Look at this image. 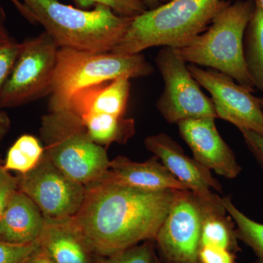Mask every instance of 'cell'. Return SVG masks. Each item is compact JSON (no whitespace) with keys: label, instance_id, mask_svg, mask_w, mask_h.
Returning <instances> with one entry per match:
<instances>
[{"label":"cell","instance_id":"cell-2","mask_svg":"<svg viewBox=\"0 0 263 263\" xmlns=\"http://www.w3.org/2000/svg\"><path fill=\"white\" fill-rule=\"evenodd\" d=\"M36 24L44 27L60 48L105 53L112 51L127 32L133 18L121 16L104 5L91 10L58 0H21Z\"/></svg>","mask_w":263,"mask_h":263},{"label":"cell","instance_id":"cell-30","mask_svg":"<svg viewBox=\"0 0 263 263\" xmlns=\"http://www.w3.org/2000/svg\"><path fill=\"white\" fill-rule=\"evenodd\" d=\"M23 263H53L47 252L38 246L37 249L32 252Z\"/></svg>","mask_w":263,"mask_h":263},{"label":"cell","instance_id":"cell-35","mask_svg":"<svg viewBox=\"0 0 263 263\" xmlns=\"http://www.w3.org/2000/svg\"><path fill=\"white\" fill-rule=\"evenodd\" d=\"M253 2L255 6L263 12V0H253Z\"/></svg>","mask_w":263,"mask_h":263},{"label":"cell","instance_id":"cell-4","mask_svg":"<svg viewBox=\"0 0 263 263\" xmlns=\"http://www.w3.org/2000/svg\"><path fill=\"white\" fill-rule=\"evenodd\" d=\"M254 9L253 0H238L233 4L228 2L205 32L177 48L180 55L190 64L222 72L253 91V83L246 67L243 39Z\"/></svg>","mask_w":263,"mask_h":263},{"label":"cell","instance_id":"cell-13","mask_svg":"<svg viewBox=\"0 0 263 263\" xmlns=\"http://www.w3.org/2000/svg\"><path fill=\"white\" fill-rule=\"evenodd\" d=\"M180 136L195 160L226 179H235L241 171L234 152L222 139L215 118H197L178 123Z\"/></svg>","mask_w":263,"mask_h":263},{"label":"cell","instance_id":"cell-10","mask_svg":"<svg viewBox=\"0 0 263 263\" xmlns=\"http://www.w3.org/2000/svg\"><path fill=\"white\" fill-rule=\"evenodd\" d=\"M18 189L30 197L45 217L75 216L82 205L86 186L64 174L46 154L37 167L18 176Z\"/></svg>","mask_w":263,"mask_h":263},{"label":"cell","instance_id":"cell-8","mask_svg":"<svg viewBox=\"0 0 263 263\" xmlns=\"http://www.w3.org/2000/svg\"><path fill=\"white\" fill-rule=\"evenodd\" d=\"M164 81V90L156 103L170 124L186 119L217 118L212 99L202 92L177 48L164 46L155 59Z\"/></svg>","mask_w":263,"mask_h":263},{"label":"cell","instance_id":"cell-22","mask_svg":"<svg viewBox=\"0 0 263 263\" xmlns=\"http://www.w3.org/2000/svg\"><path fill=\"white\" fill-rule=\"evenodd\" d=\"M226 212L233 219L238 239L253 251L256 263H263V224L250 219L232 201L231 197H222Z\"/></svg>","mask_w":263,"mask_h":263},{"label":"cell","instance_id":"cell-28","mask_svg":"<svg viewBox=\"0 0 263 263\" xmlns=\"http://www.w3.org/2000/svg\"><path fill=\"white\" fill-rule=\"evenodd\" d=\"M18 177L12 176L9 171L0 164V219L4 212L10 195L18 189Z\"/></svg>","mask_w":263,"mask_h":263},{"label":"cell","instance_id":"cell-27","mask_svg":"<svg viewBox=\"0 0 263 263\" xmlns=\"http://www.w3.org/2000/svg\"><path fill=\"white\" fill-rule=\"evenodd\" d=\"M234 252L220 247L204 246L199 252L200 263H236Z\"/></svg>","mask_w":263,"mask_h":263},{"label":"cell","instance_id":"cell-6","mask_svg":"<svg viewBox=\"0 0 263 263\" xmlns=\"http://www.w3.org/2000/svg\"><path fill=\"white\" fill-rule=\"evenodd\" d=\"M40 133L48 158L70 179L86 186L108 173L106 148L89 138L81 119L69 110L44 116Z\"/></svg>","mask_w":263,"mask_h":263},{"label":"cell","instance_id":"cell-17","mask_svg":"<svg viewBox=\"0 0 263 263\" xmlns=\"http://www.w3.org/2000/svg\"><path fill=\"white\" fill-rule=\"evenodd\" d=\"M45 216L32 199L18 189L10 195L0 219V241L28 245L42 233Z\"/></svg>","mask_w":263,"mask_h":263},{"label":"cell","instance_id":"cell-31","mask_svg":"<svg viewBox=\"0 0 263 263\" xmlns=\"http://www.w3.org/2000/svg\"><path fill=\"white\" fill-rule=\"evenodd\" d=\"M14 38L10 35L6 26V13L3 7L0 5V43L10 42Z\"/></svg>","mask_w":263,"mask_h":263},{"label":"cell","instance_id":"cell-37","mask_svg":"<svg viewBox=\"0 0 263 263\" xmlns=\"http://www.w3.org/2000/svg\"><path fill=\"white\" fill-rule=\"evenodd\" d=\"M155 263H162V262H161L159 260V259H157V257H156V262H155Z\"/></svg>","mask_w":263,"mask_h":263},{"label":"cell","instance_id":"cell-20","mask_svg":"<svg viewBox=\"0 0 263 263\" xmlns=\"http://www.w3.org/2000/svg\"><path fill=\"white\" fill-rule=\"evenodd\" d=\"M203 209L200 247L212 246L233 252L238 250L235 224L229 214L227 216V212L208 210L204 207Z\"/></svg>","mask_w":263,"mask_h":263},{"label":"cell","instance_id":"cell-23","mask_svg":"<svg viewBox=\"0 0 263 263\" xmlns=\"http://www.w3.org/2000/svg\"><path fill=\"white\" fill-rule=\"evenodd\" d=\"M148 240L141 245H136L112 255L94 254V263H155L156 256Z\"/></svg>","mask_w":263,"mask_h":263},{"label":"cell","instance_id":"cell-25","mask_svg":"<svg viewBox=\"0 0 263 263\" xmlns=\"http://www.w3.org/2000/svg\"><path fill=\"white\" fill-rule=\"evenodd\" d=\"M22 48V43L15 40L0 43V95L11 73Z\"/></svg>","mask_w":263,"mask_h":263},{"label":"cell","instance_id":"cell-34","mask_svg":"<svg viewBox=\"0 0 263 263\" xmlns=\"http://www.w3.org/2000/svg\"><path fill=\"white\" fill-rule=\"evenodd\" d=\"M141 1L147 10H152L162 5V2L165 3L170 0H141Z\"/></svg>","mask_w":263,"mask_h":263},{"label":"cell","instance_id":"cell-7","mask_svg":"<svg viewBox=\"0 0 263 263\" xmlns=\"http://www.w3.org/2000/svg\"><path fill=\"white\" fill-rule=\"evenodd\" d=\"M60 46L46 31L22 43L0 95V109L13 108L49 95Z\"/></svg>","mask_w":263,"mask_h":263},{"label":"cell","instance_id":"cell-21","mask_svg":"<svg viewBox=\"0 0 263 263\" xmlns=\"http://www.w3.org/2000/svg\"><path fill=\"white\" fill-rule=\"evenodd\" d=\"M44 155V146L38 138L32 135H23L8 150L3 167L9 172L25 175L37 167Z\"/></svg>","mask_w":263,"mask_h":263},{"label":"cell","instance_id":"cell-24","mask_svg":"<svg viewBox=\"0 0 263 263\" xmlns=\"http://www.w3.org/2000/svg\"><path fill=\"white\" fill-rule=\"evenodd\" d=\"M74 2L81 8L104 5L117 14L129 18H135L147 10L141 0H74Z\"/></svg>","mask_w":263,"mask_h":263},{"label":"cell","instance_id":"cell-19","mask_svg":"<svg viewBox=\"0 0 263 263\" xmlns=\"http://www.w3.org/2000/svg\"><path fill=\"white\" fill-rule=\"evenodd\" d=\"M243 54L254 87L263 92V12L256 6L246 29Z\"/></svg>","mask_w":263,"mask_h":263},{"label":"cell","instance_id":"cell-36","mask_svg":"<svg viewBox=\"0 0 263 263\" xmlns=\"http://www.w3.org/2000/svg\"><path fill=\"white\" fill-rule=\"evenodd\" d=\"M257 100H258L259 105H260L263 110V98H257Z\"/></svg>","mask_w":263,"mask_h":263},{"label":"cell","instance_id":"cell-32","mask_svg":"<svg viewBox=\"0 0 263 263\" xmlns=\"http://www.w3.org/2000/svg\"><path fill=\"white\" fill-rule=\"evenodd\" d=\"M12 4L14 5L16 10H18L19 13L24 17V18L27 19V21L31 24H36L34 21V17L30 11L27 9V7L24 5L21 0H10Z\"/></svg>","mask_w":263,"mask_h":263},{"label":"cell","instance_id":"cell-15","mask_svg":"<svg viewBox=\"0 0 263 263\" xmlns=\"http://www.w3.org/2000/svg\"><path fill=\"white\" fill-rule=\"evenodd\" d=\"M101 179L150 191L189 190L155 156L144 162H133L125 157H116L110 161V168Z\"/></svg>","mask_w":263,"mask_h":263},{"label":"cell","instance_id":"cell-14","mask_svg":"<svg viewBox=\"0 0 263 263\" xmlns=\"http://www.w3.org/2000/svg\"><path fill=\"white\" fill-rule=\"evenodd\" d=\"M38 240L53 263H94V254L72 217H45Z\"/></svg>","mask_w":263,"mask_h":263},{"label":"cell","instance_id":"cell-38","mask_svg":"<svg viewBox=\"0 0 263 263\" xmlns=\"http://www.w3.org/2000/svg\"><path fill=\"white\" fill-rule=\"evenodd\" d=\"M0 164H1V161H0Z\"/></svg>","mask_w":263,"mask_h":263},{"label":"cell","instance_id":"cell-3","mask_svg":"<svg viewBox=\"0 0 263 263\" xmlns=\"http://www.w3.org/2000/svg\"><path fill=\"white\" fill-rule=\"evenodd\" d=\"M228 3L224 0H170L133 18L111 52L136 54L157 46L179 49L206 30Z\"/></svg>","mask_w":263,"mask_h":263},{"label":"cell","instance_id":"cell-1","mask_svg":"<svg viewBox=\"0 0 263 263\" xmlns=\"http://www.w3.org/2000/svg\"><path fill=\"white\" fill-rule=\"evenodd\" d=\"M174 190L150 191L105 179L86 186L74 222L93 254L112 255L155 240L172 204Z\"/></svg>","mask_w":263,"mask_h":263},{"label":"cell","instance_id":"cell-16","mask_svg":"<svg viewBox=\"0 0 263 263\" xmlns=\"http://www.w3.org/2000/svg\"><path fill=\"white\" fill-rule=\"evenodd\" d=\"M129 80L121 77L81 89L72 97L64 110L80 119L100 114L124 117L130 92Z\"/></svg>","mask_w":263,"mask_h":263},{"label":"cell","instance_id":"cell-29","mask_svg":"<svg viewBox=\"0 0 263 263\" xmlns=\"http://www.w3.org/2000/svg\"><path fill=\"white\" fill-rule=\"evenodd\" d=\"M247 148L263 171V136L252 131L240 129Z\"/></svg>","mask_w":263,"mask_h":263},{"label":"cell","instance_id":"cell-5","mask_svg":"<svg viewBox=\"0 0 263 263\" xmlns=\"http://www.w3.org/2000/svg\"><path fill=\"white\" fill-rule=\"evenodd\" d=\"M154 72L153 66L141 53H92L60 48L49 93L50 111L67 108L72 97L85 88L121 77H146Z\"/></svg>","mask_w":263,"mask_h":263},{"label":"cell","instance_id":"cell-26","mask_svg":"<svg viewBox=\"0 0 263 263\" xmlns=\"http://www.w3.org/2000/svg\"><path fill=\"white\" fill-rule=\"evenodd\" d=\"M38 246V240L28 245H13L0 241V263H23Z\"/></svg>","mask_w":263,"mask_h":263},{"label":"cell","instance_id":"cell-12","mask_svg":"<svg viewBox=\"0 0 263 263\" xmlns=\"http://www.w3.org/2000/svg\"><path fill=\"white\" fill-rule=\"evenodd\" d=\"M145 146L153 153L180 182L184 184L206 209L222 210V198L213 193L221 192V186L210 170L195 159L190 158L183 148L165 133L152 135L145 140Z\"/></svg>","mask_w":263,"mask_h":263},{"label":"cell","instance_id":"cell-18","mask_svg":"<svg viewBox=\"0 0 263 263\" xmlns=\"http://www.w3.org/2000/svg\"><path fill=\"white\" fill-rule=\"evenodd\" d=\"M89 138L106 148L114 143L125 144L136 133L133 119L110 114H92L81 119Z\"/></svg>","mask_w":263,"mask_h":263},{"label":"cell","instance_id":"cell-33","mask_svg":"<svg viewBox=\"0 0 263 263\" xmlns=\"http://www.w3.org/2000/svg\"><path fill=\"white\" fill-rule=\"evenodd\" d=\"M10 120L8 114L0 110V141L9 131Z\"/></svg>","mask_w":263,"mask_h":263},{"label":"cell","instance_id":"cell-11","mask_svg":"<svg viewBox=\"0 0 263 263\" xmlns=\"http://www.w3.org/2000/svg\"><path fill=\"white\" fill-rule=\"evenodd\" d=\"M189 70L200 86L212 95L216 116L238 129L263 136V110L252 91L235 82L230 76L190 64Z\"/></svg>","mask_w":263,"mask_h":263},{"label":"cell","instance_id":"cell-9","mask_svg":"<svg viewBox=\"0 0 263 263\" xmlns=\"http://www.w3.org/2000/svg\"><path fill=\"white\" fill-rule=\"evenodd\" d=\"M204 209L190 190H175L174 200L155 240L169 263H200Z\"/></svg>","mask_w":263,"mask_h":263}]
</instances>
